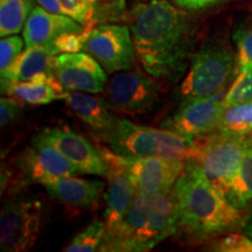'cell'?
<instances>
[{
  "instance_id": "1",
  "label": "cell",
  "mask_w": 252,
  "mask_h": 252,
  "mask_svg": "<svg viewBox=\"0 0 252 252\" xmlns=\"http://www.w3.org/2000/svg\"><path fill=\"white\" fill-rule=\"evenodd\" d=\"M135 56L146 74L174 77L185 68L193 46V24L167 0H149L131 12Z\"/></svg>"
},
{
  "instance_id": "11",
  "label": "cell",
  "mask_w": 252,
  "mask_h": 252,
  "mask_svg": "<svg viewBox=\"0 0 252 252\" xmlns=\"http://www.w3.org/2000/svg\"><path fill=\"white\" fill-rule=\"evenodd\" d=\"M14 166L24 176V181L41 185L80 173L77 167L58 149L35 135L32 138L31 146L15 159Z\"/></svg>"
},
{
  "instance_id": "13",
  "label": "cell",
  "mask_w": 252,
  "mask_h": 252,
  "mask_svg": "<svg viewBox=\"0 0 252 252\" xmlns=\"http://www.w3.org/2000/svg\"><path fill=\"white\" fill-rule=\"evenodd\" d=\"M35 137L58 149L77 167L81 174L108 176L109 165L99 147H94L77 132L67 127H46Z\"/></svg>"
},
{
  "instance_id": "4",
  "label": "cell",
  "mask_w": 252,
  "mask_h": 252,
  "mask_svg": "<svg viewBox=\"0 0 252 252\" xmlns=\"http://www.w3.org/2000/svg\"><path fill=\"white\" fill-rule=\"evenodd\" d=\"M110 150L121 157H158L187 160L197 156V140L167 128L141 126L127 119H118L106 139Z\"/></svg>"
},
{
  "instance_id": "19",
  "label": "cell",
  "mask_w": 252,
  "mask_h": 252,
  "mask_svg": "<svg viewBox=\"0 0 252 252\" xmlns=\"http://www.w3.org/2000/svg\"><path fill=\"white\" fill-rule=\"evenodd\" d=\"M43 186L49 196L55 201L76 208L96 206L105 188L100 180H87L74 176L55 179Z\"/></svg>"
},
{
  "instance_id": "3",
  "label": "cell",
  "mask_w": 252,
  "mask_h": 252,
  "mask_svg": "<svg viewBox=\"0 0 252 252\" xmlns=\"http://www.w3.org/2000/svg\"><path fill=\"white\" fill-rule=\"evenodd\" d=\"M175 235H178V220L172 191L135 194L121 222L106 231L98 250L149 251Z\"/></svg>"
},
{
  "instance_id": "10",
  "label": "cell",
  "mask_w": 252,
  "mask_h": 252,
  "mask_svg": "<svg viewBox=\"0 0 252 252\" xmlns=\"http://www.w3.org/2000/svg\"><path fill=\"white\" fill-rule=\"evenodd\" d=\"M83 52L96 59L108 72L126 70L134 65L132 33L121 25H102L93 28Z\"/></svg>"
},
{
  "instance_id": "32",
  "label": "cell",
  "mask_w": 252,
  "mask_h": 252,
  "mask_svg": "<svg viewBox=\"0 0 252 252\" xmlns=\"http://www.w3.org/2000/svg\"><path fill=\"white\" fill-rule=\"evenodd\" d=\"M220 0H176V4L186 9H202L216 5Z\"/></svg>"
},
{
  "instance_id": "18",
  "label": "cell",
  "mask_w": 252,
  "mask_h": 252,
  "mask_svg": "<svg viewBox=\"0 0 252 252\" xmlns=\"http://www.w3.org/2000/svg\"><path fill=\"white\" fill-rule=\"evenodd\" d=\"M59 55L53 43L26 47L6 70L1 71V88L17 82L30 81L39 74H55V59Z\"/></svg>"
},
{
  "instance_id": "6",
  "label": "cell",
  "mask_w": 252,
  "mask_h": 252,
  "mask_svg": "<svg viewBox=\"0 0 252 252\" xmlns=\"http://www.w3.org/2000/svg\"><path fill=\"white\" fill-rule=\"evenodd\" d=\"M236 64L231 52L220 45H209L190 56V65L179 87L181 102L206 98L224 89Z\"/></svg>"
},
{
  "instance_id": "27",
  "label": "cell",
  "mask_w": 252,
  "mask_h": 252,
  "mask_svg": "<svg viewBox=\"0 0 252 252\" xmlns=\"http://www.w3.org/2000/svg\"><path fill=\"white\" fill-rule=\"evenodd\" d=\"M61 14L87 26L94 13L96 0H59Z\"/></svg>"
},
{
  "instance_id": "17",
  "label": "cell",
  "mask_w": 252,
  "mask_h": 252,
  "mask_svg": "<svg viewBox=\"0 0 252 252\" xmlns=\"http://www.w3.org/2000/svg\"><path fill=\"white\" fill-rule=\"evenodd\" d=\"M71 111L84 122L100 140L106 141L117 124L116 118L103 97L84 91H68L64 98Z\"/></svg>"
},
{
  "instance_id": "23",
  "label": "cell",
  "mask_w": 252,
  "mask_h": 252,
  "mask_svg": "<svg viewBox=\"0 0 252 252\" xmlns=\"http://www.w3.org/2000/svg\"><path fill=\"white\" fill-rule=\"evenodd\" d=\"M219 130L236 134H250L252 132V100L225 108Z\"/></svg>"
},
{
  "instance_id": "36",
  "label": "cell",
  "mask_w": 252,
  "mask_h": 252,
  "mask_svg": "<svg viewBox=\"0 0 252 252\" xmlns=\"http://www.w3.org/2000/svg\"><path fill=\"white\" fill-rule=\"evenodd\" d=\"M175 1H176V0H175Z\"/></svg>"
},
{
  "instance_id": "31",
  "label": "cell",
  "mask_w": 252,
  "mask_h": 252,
  "mask_svg": "<svg viewBox=\"0 0 252 252\" xmlns=\"http://www.w3.org/2000/svg\"><path fill=\"white\" fill-rule=\"evenodd\" d=\"M20 111L21 105L19 104L17 98L2 97L0 99V125H1V127H5V126L13 123L18 118Z\"/></svg>"
},
{
  "instance_id": "2",
  "label": "cell",
  "mask_w": 252,
  "mask_h": 252,
  "mask_svg": "<svg viewBox=\"0 0 252 252\" xmlns=\"http://www.w3.org/2000/svg\"><path fill=\"white\" fill-rule=\"evenodd\" d=\"M178 235L203 239L236 230L244 222L241 209L232 206L210 184L195 159L186 161L172 189Z\"/></svg>"
},
{
  "instance_id": "7",
  "label": "cell",
  "mask_w": 252,
  "mask_h": 252,
  "mask_svg": "<svg viewBox=\"0 0 252 252\" xmlns=\"http://www.w3.org/2000/svg\"><path fill=\"white\" fill-rule=\"evenodd\" d=\"M43 220V203L26 194L6 201L0 213V247L5 252H24L36 243Z\"/></svg>"
},
{
  "instance_id": "33",
  "label": "cell",
  "mask_w": 252,
  "mask_h": 252,
  "mask_svg": "<svg viewBox=\"0 0 252 252\" xmlns=\"http://www.w3.org/2000/svg\"><path fill=\"white\" fill-rule=\"evenodd\" d=\"M36 2L48 12L61 14V7H60L59 0H36Z\"/></svg>"
},
{
  "instance_id": "24",
  "label": "cell",
  "mask_w": 252,
  "mask_h": 252,
  "mask_svg": "<svg viewBox=\"0 0 252 252\" xmlns=\"http://www.w3.org/2000/svg\"><path fill=\"white\" fill-rule=\"evenodd\" d=\"M106 234L105 220H94L83 231L77 234L67 247L65 252H94L98 250Z\"/></svg>"
},
{
  "instance_id": "14",
  "label": "cell",
  "mask_w": 252,
  "mask_h": 252,
  "mask_svg": "<svg viewBox=\"0 0 252 252\" xmlns=\"http://www.w3.org/2000/svg\"><path fill=\"white\" fill-rule=\"evenodd\" d=\"M55 75L68 91L103 93L108 83L105 69L88 53H62L55 59Z\"/></svg>"
},
{
  "instance_id": "30",
  "label": "cell",
  "mask_w": 252,
  "mask_h": 252,
  "mask_svg": "<svg viewBox=\"0 0 252 252\" xmlns=\"http://www.w3.org/2000/svg\"><path fill=\"white\" fill-rule=\"evenodd\" d=\"M212 250L220 252H252V238L242 234H229L219 239Z\"/></svg>"
},
{
  "instance_id": "35",
  "label": "cell",
  "mask_w": 252,
  "mask_h": 252,
  "mask_svg": "<svg viewBox=\"0 0 252 252\" xmlns=\"http://www.w3.org/2000/svg\"><path fill=\"white\" fill-rule=\"evenodd\" d=\"M139 1H144V0H139Z\"/></svg>"
},
{
  "instance_id": "22",
  "label": "cell",
  "mask_w": 252,
  "mask_h": 252,
  "mask_svg": "<svg viewBox=\"0 0 252 252\" xmlns=\"http://www.w3.org/2000/svg\"><path fill=\"white\" fill-rule=\"evenodd\" d=\"M34 8V0H0V36L20 33Z\"/></svg>"
},
{
  "instance_id": "26",
  "label": "cell",
  "mask_w": 252,
  "mask_h": 252,
  "mask_svg": "<svg viewBox=\"0 0 252 252\" xmlns=\"http://www.w3.org/2000/svg\"><path fill=\"white\" fill-rule=\"evenodd\" d=\"M236 71L241 72L252 65V27H241L235 31Z\"/></svg>"
},
{
  "instance_id": "12",
  "label": "cell",
  "mask_w": 252,
  "mask_h": 252,
  "mask_svg": "<svg viewBox=\"0 0 252 252\" xmlns=\"http://www.w3.org/2000/svg\"><path fill=\"white\" fill-rule=\"evenodd\" d=\"M224 96L225 94L222 91L206 98L181 102L178 111L163 123L162 127L191 139L219 130L225 110Z\"/></svg>"
},
{
  "instance_id": "28",
  "label": "cell",
  "mask_w": 252,
  "mask_h": 252,
  "mask_svg": "<svg viewBox=\"0 0 252 252\" xmlns=\"http://www.w3.org/2000/svg\"><path fill=\"white\" fill-rule=\"evenodd\" d=\"M91 30H93L91 24H88L83 32L63 34L53 42V45L58 49L59 54H62V53H78L83 50L84 46H86V42L90 36Z\"/></svg>"
},
{
  "instance_id": "21",
  "label": "cell",
  "mask_w": 252,
  "mask_h": 252,
  "mask_svg": "<svg viewBox=\"0 0 252 252\" xmlns=\"http://www.w3.org/2000/svg\"><path fill=\"white\" fill-rule=\"evenodd\" d=\"M226 198L232 206L241 210L252 204V134Z\"/></svg>"
},
{
  "instance_id": "34",
  "label": "cell",
  "mask_w": 252,
  "mask_h": 252,
  "mask_svg": "<svg viewBox=\"0 0 252 252\" xmlns=\"http://www.w3.org/2000/svg\"><path fill=\"white\" fill-rule=\"evenodd\" d=\"M244 232L249 236V237L252 238V216L250 217V220H248V222L245 223Z\"/></svg>"
},
{
  "instance_id": "25",
  "label": "cell",
  "mask_w": 252,
  "mask_h": 252,
  "mask_svg": "<svg viewBox=\"0 0 252 252\" xmlns=\"http://www.w3.org/2000/svg\"><path fill=\"white\" fill-rule=\"evenodd\" d=\"M252 100V65L238 72L237 77L224 96V106L236 105Z\"/></svg>"
},
{
  "instance_id": "20",
  "label": "cell",
  "mask_w": 252,
  "mask_h": 252,
  "mask_svg": "<svg viewBox=\"0 0 252 252\" xmlns=\"http://www.w3.org/2000/svg\"><path fill=\"white\" fill-rule=\"evenodd\" d=\"M1 91L32 105H45L64 99L68 93L55 74H39L30 81L8 84L1 88Z\"/></svg>"
},
{
  "instance_id": "5",
  "label": "cell",
  "mask_w": 252,
  "mask_h": 252,
  "mask_svg": "<svg viewBox=\"0 0 252 252\" xmlns=\"http://www.w3.org/2000/svg\"><path fill=\"white\" fill-rule=\"evenodd\" d=\"M250 137L251 134L216 130L196 139L198 149L195 160L210 184L225 196L243 160Z\"/></svg>"
},
{
  "instance_id": "8",
  "label": "cell",
  "mask_w": 252,
  "mask_h": 252,
  "mask_svg": "<svg viewBox=\"0 0 252 252\" xmlns=\"http://www.w3.org/2000/svg\"><path fill=\"white\" fill-rule=\"evenodd\" d=\"M103 93L110 110L124 115H147L161 102L158 84L134 68L117 71L106 83Z\"/></svg>"
},
{
  "instance_id": "29",
  "label": "cell",
  "mask_w": 252,
  "mask_h": 252,
  "mask_svg": "<svg viewBox=\"0 0 252 252\" xmlns=\"http://www.w3.org/2000/svg\"><path fill=\"white\" fill-rule=\"evenodd\" d=\"M24 46H26L23 37L8 35L1 37L0 41V72L7 69L13 63L19 55L24 52Z\"/></svg>"
},
{
  "instance_id": "16",
  "label": "cell",
  "mask_w": 252,
  "mask_h": 252,
  "mask_svg": "<svg viewBox=\"0 0 252 252\" xmlns=\"http://www.w3.org/2000/svg\"><path fill=\"white\" fill-rule=\"evenodd\" d=\"M86 26L67 15L52 13L41 6H35L24 27L26 47L50 45L65 33H80Z\"/></svg>"
},
{
  "instance_id": "15",
  "label": "cell",
  "mask_w": 252,
  "mask_h": 252,
  "mask_svg": "<svg viewBox=\"0 0 252 252\" xmlns=\"http://www.w3.org/2000/svg\"><path fill=\"white\" fill-rule=\"evenodd\" d=\"M99 150L109 165V173L106 176L109 179V188L105 195L106 209L104 213L108 231L115 228L124 217L135 196V190L124 169L116 160L115 153L104 147H99Z\"/></svg>"
},
{
  "instance_id": "9",
  "label": "cell",
  "mask_w": 252,
  "mask_h": 252,
  "mask_svg": "<svg viewBox=\"0 0 252 252\" xmlns=\"http://www.w3.org/2000/svg\"><path fill=\"white\" fill-rule=\"evenodd\" d=\"M117 162L124 169L135 194L171 193L184 171L186 161L158 157H121L115 153Z\"/></svg>"
}]
</instances>
